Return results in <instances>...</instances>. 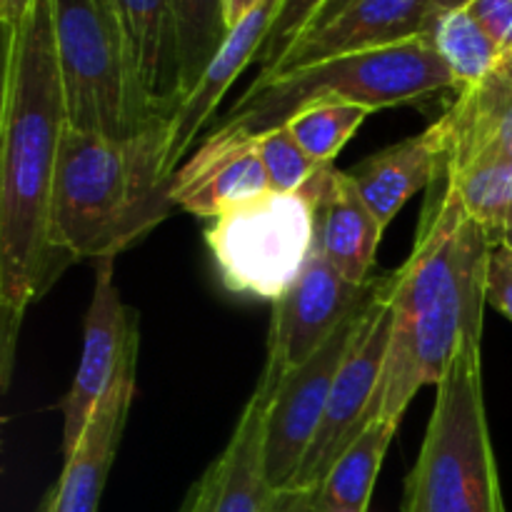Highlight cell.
<instances>
[{
    "mask_svg": "<svg viewBox=\"0 0 512 512\" xmlns=\"http://www.w3.org/2000/svg\"><path fill=\"white\" fill-rule=\"evenodd\" d=\"M443 180L428 188L410 258L398 268L393 333L368 423H400L423 385H438L455 353L483 340L485 270L493 240Z\"/></svg>",
    "mask_w": 512,
    "mask_h": 512,
    "instance_id": "7a4b0ae2",
    "label": "cell"
},
{
    "mask_svg": "<svg viewBox=\"0 0 512 512\" xmlns=\"http://www.w3.org/2000/svg\"><path fill=\"white\" fill-rule=\"evenodd\" d=\"M395 285H398V270L380 278L378 290L365 308L350 350L345 353L338 375H335L323 425H320L313 448L290 488L318 490L328 478L330 468L338 463L340 455L368 425V410L378 393L385 360H388Z\"/></svg>",
    "mask_w": 512,
    "mask_h": 512,
    "instance_id": "ba28073f",
    "label": "cell"
},
{
    "mask_svg": "<svg viewBox=\"0 0 512 512\" xmlns=\"http://www.w3.org/2000/svg\"><path fill=\"white\" fill-rule=\"evenodd\" d=\"M55 48L68 128L128 140L153 118L115 0H53Z\"/></svg>",
    "mask_w": 512,
    "mask_h": 512,
    "instance_id": "8992f818",
    "label": "cell"
},
{
    "mask_svg": "<svg viewBox=\"0 0 512 512\" xmlns=\"http://www.w3.org/2000/svg\"><path fill=\"white\" fill-rule=\"evenodd\" d=\"M65 115L53 0H35L5 35L0 110V378L8 388L15 345L30 305L70 268L50 235L53 185Z\"/></svg>",
    "mask_w": 512,
    "mask_h": 512,
    "instance_id": "6da1fadb",
    "label": "cell"
},
{
    "mask_svg": "<svg viewBox=\"0 0 512 512\" xmlns=\"http://www.w3.org/2000/svg\"><path fill=\"white\" fill-rule=\"evenodd\" d=\"M365 308L348 320L308 363L290 370L270 395L265 415V475L273 490L290 488L298 478L323 425L335 375L350 350Z\"/></svg>",
    "mask_w": 512,
    "mask_h": 512,
    "instance_id": "8fae6325",
    "label": "cell"
},
{
    "mask_svg": "<svg viewBox=\"0 0 512 512\" xmlns=\"http://www.w3.org/2000/svg\"><path fill=\"white\" fill-rule=\"evenodd\" d=\"M178 30V63L183 100L205 75L230 35L225 0H170Z\"/></svg>",
    "mask_w": 512,
    "mask_h": 512,
    "instance_id": "cb8c5ba5",
    "label": "cell"
},
{
    "mask_svg": "<svg viewBox=\"0 0 512 512\" xmlns=\"http://www.w3.org/2000/svg\"><path fill=\"white\" fill-rule=\"evenodd\" d=\"M503 243H508L510 248H512V218H510L508 228H505V233H503Z\"/></svg>",
    "mask_w": 512,
    "mask_h": 512,
    "instance_id": "836d02e7",
    "label": "cell"
},
{
    "mask_svg": "<svg viewBox=\"0 0 512 512\" xmlns=\"http://www.w3.org/2000/svg\"><path fill=\"white\" fill-rule=\"evenodd\" d=\"M373 115V110L353 103H318L300 110L288 120L290 130L300 148L320 165H333L335 155L345 148L355 130Z\"/></svg>",
    "mask_w": 512,
    "mask_h": 512,
    "instance_id": "d4e9b609",
    "label": "cell"
},
{
    "mask_svg": "<svg viewBox=\"0 0 512 512\" xmlns=\"http://www.w3.org/2000/svg\"><path fill=\"white\" fill-rule=\"evenodd\" d=\"M325 0H283L275 13L273 28H270L268 40L258 55L260 73H270L280 63L285 53L298 43L300 35L310 28L315 13Z\"/></svg>",
    "mask_w": 512,
    "mask_h": 512,
    "instance_id": "4316f807",
    "label": "cell"
},
{
    "mask_svg": "<svg viewBox=\"0 0 512 512\" xmlns=\"http://www.w3.org/2000/svg\"><path fill=\"white\" fill-rule=\"evenodd\" d=\"M395 420L378 418L348 445L318 488L320 512H368L385 453L398 433Z\"/></svg>",
    "mask_w": 512,
    "mask_h": 512,
    "instance_id": "44dd1931",
    "label": "cell"
},
{
    "mask_svg": "<svg viewBox=\"0 0 512 512\" xmlns=\"http://www.w3.org/2000/svg\"><path fill=\"white\" fill-rule=\"evenodd\" d=\"M35 0H0V20H3V35L15 33L33 10Z\"/></svg>",
    "mask_w": 512,
    "mask_h": 512,
    "instance_id": "4dcf8cb0",
    "label": "cell"
},
{
    "mask_svg": "<svg viewBox=\"0 0 512 512\" xmlns=\"http://www.w3.org/2000/svg\"><path fill=\"white\" fill-rule=\"evenodd\" d=\"M443 90H455V80L428 35H423L388 48L320 60L288 73L258 75L205 135L260 138L288 125L290 118L310 105L353 103L375 113L418 103Z\"/></svg>",
    "mask_w": 512,
    "mask_h": 512,
    "instance_id": "277c9868",
    "label": "cell"
},
{
    "mask_svg": "<svg viewBox=\"0 0 512 512\" xmlns=\"http://www.w3.org/2000/svg\"><path fill=\"white\" fill-rule=\"evenodd\" d=\"M133 395L135 370H130L90 415V423L85 425L75 450L63 458L58 483L48 493L40 512H98Z\"/></svg>",
    "mask_w": 512,
    "mask_h": 512,
    "instance_id": "2e32d148",
    "label": "cell"
},
{
    "mask_svg": "<svg viewBox=\"0 0 512 512\" xmlns=\"http://www.w3.org/2000/svg\"><path fill=\"white\" fill-rule=\"evenodd\" d=\"M468 10L500 53L512 55V0H468Z\"/></svg>",
    "mask_w": 512,
    "mask_h": 512,
    "instance_id": "f1b7e54d",
    "label": "cell"
},
{
    "mask_svg": "<svg viewBox=\"0 0 512 512\" xmlns=\"http://www.w3.org/2000/svg\"><path fill=\"white\" fill-rule=\"evenodd\" d=\"M443 165V140L435 123L420 135L388 145L353 165L348 175L383 228L393 223L405 203L435 183Z\"/></svg>",
    "mask_w": 512,
    "mask_h": 512,
    "instance_id": "ffe728a7",
    "label": "cell"
},
{
    "mask_svg": "<svg viewBox=\"0 0 512 512\" xmlns=\"http://www.w3.org/2000/svg\"><path fill=\"white\" fill-rule=\"evenodd\" d=\"M435 128L443 140L445 168L480 155L512 160V73L505 60L480 85L458 90Z\"/></svg>",
    "mask_w": 512,
    "mask_h": 512,
    "instance_id": "ac0fdd59",
    "label": "cell"
},
{
    "mask_svg": "<svg viewBox=\"0 0 512 512\" xmlns=\"http://www.w3.org/2000/svg\"><path fill=\"white\" fill-rule=\"evenodd\" d=\"M178 512H193V508H190V500H188V495H185L183 505H180V510H178Z\"/></svg>",
    "mask_w": 512,
    "mask_h": 512,
    "instance_id": "e575fe53",
    "label": "cell"
},
{
    "mask_svg": "<svg viewBox=\"0 0 512 512\" xmlns=\"http://www.w3.org/2000/svg\"><path fill=\"white\" fill-rule=\"evenodd\" d=\"M428 38L453 75L455 93L480 85L505 60L498 45L473 18L468 3L443 10Z\"/></svg>",
    "mask_w": 512,
    "mask_h": 512,
    "instance_id": "603a6c76",
    "label": "cell"
},
{
    "mask_svg": "<svg viewBox=\"0 0 512 512\" xmlns=\"http://www.w3.org/2000/svg\"><path fill=\"white\" fill-rule=\"evenodd\" d=\"M468 0H355L330 23L305 33L270 73H288L338 55L388 48L430 35L440 13Z\"/></svg>",
    "mask_w": 512,
    "mask_h": 512,
    "instance_id": "7c38bea8",
    "label": "cell"
},
{
    "mask_svg": "<svg viewBox=\"0 0 512 512\" xmlns=\"http://www.w3.org/2000/svg\"><path fill=\"white\" fill-rule=\"evenodd\" d=\"M435 393L403 512H508L483 395V340L455 353Z\"/></svg>",
    "mask_w": 512,
    "mask_h": 512,
    "instance_id": "5b68a950",
    "label": "cell"
},
{
    "mask_svg": "<svg viewBox=\"0 0 512 512\" xmlns=\"http://www.w3.org/2000/svg\"><path fill=\"white\" fill-rule=\"evenodd\" d=\"M263 0H225V15H228L230 30L240 23V20L248 18Z\"/></svg>",
    "mask_w": 512,
    "mask_h": 512,
    "instance_id": "d6a6232c",
    "label": "cell"
},
{
    "mask_svg": "<svg viewBox=\"0 0 512 512\" xmlns=\"http://www.w3.org/2000/svg\"><path fill=\"white\" fill-rule=\"evenodd\" d=\"M270 512H320L318 490H310V488L275 490Z\"/></svg>",
    "mask_w": 512,
    "mask_h": 512,
    "instance_id": "f546056e",
    "label": "cell"
},
{
    "mask_svg": "<svg viewBox=\"0 0 512 512\" xmlns=\"http://www.w3.org/2000/svg\"><path fill=\"white\" fill-rule=\"evenodd\" d=\"M258 140L243 135H205L203 145L173 175L170 198L175 208L213 218L270 193Z\"/></svg>",
    "mask_w": 512,
    "mask_h": 512,
    "instance_id": "4fadbf2b",
    "label": "cell"
},
{
    "mask_svg": "<svg viewBox=\"0 0 512 512\" xmlns=\"http://www.w3.org/2000/svg\"><path fill=\"white\" fill-rule=\"evenodd\" d=\"M283 0H263L245 20H240L230 30L228 40L215 55L213 63L208 65L200 83L195 85L193 93L180 103L178 113L168 123V153H165V168L170 175L185 163V155L198 140L203 125L213 118L215 108L228 93L230 85L240 78L245 68L253 60H258L265 40H268L270 28H273L275 13H278Z\"/></svg>",
    "mask_w": 512,
    "mask_h": 512,
    "instance_id": "e0dca14e",
    "label": "cell"
},
{
    "mask_svg": "<svg viewBox=\"0 0 512 512\" xmlns=\"http://www.w3.org/2000/svg\"><path fill=\"white\" fill-rule=\"evenodd\" d=\"M230 293L278 303L315 250L313 205L303 193H270L220 215L205 233Z\"/></svg>",
    "mask_w": 512,
    "mask_h": 512,
    "instance_id": "52a82bcc",
    "label": "cell"
},
{
    "mask_svg": "<svg viewBox=\"0 0 512 512\" xmlns=\"http://www.w3.org/2000/svg\"><path fill=\"white\" fill-rule=\"evenodd\" d=\"M383 275L368 283H353L338 268L313 250L308 265L293 288L273 303L268 330V350L258 385L275 393L290 370L308 363L348 320H353L373 300Z\"/></svg>",
    "mask_w": 512,
    "mask_h": 512,
    "instance_id": "9c48e42d",
    "label": "cell"
},
{
    "mask_svg": "<svg viewBox=\"0 0 512 512\" xmlns=\"http://www.w3.org/2000/svg\"><path fill=\"white\" fill-rule=\"evenodd\" d=\"M255 140H258V153L270 178V185L278 193H300L310 183V178L323 168L300 148V143L290 135L285 125Z\"/></svg>",
    "mask_w": 512,
    "mask_h": 512,
    "instance_id": "484cf974",
    "label": "cell"
},
{
    "mask_svg": "<svg viewBox=\"0 0 512 512\" xmlns=\"http://www.w3.org/2000/svg\"><path fill=\"white\" fill-rule=\"evenodd\" d=\"M135 55L145 100L158 120H173L183 103L178 30L170 0H115Z\"/></svg>",
    "mask_w": 512,
    "mask_h": 512,
    "instance_id": "d6986e66",
    "label": "cell"
},
{
    "mask_svg": "<svg viewBox=\"0 0 512 512\" xmlns=\"http://www.w3.org/2000/svg\"><path fill=\"white\" fill-rule=\"evenodd\" d=\"M113 263L115 260H103L95 268V288L88 315H85L78 373L60 403L63 458H68L75 450L100 400L123 380L125 373L138 365V313L120 298V290L115 288L113 280Z\"/></svg>",
    "mask_w": 512,
    "mask_h": 512,
    "instance_id": "30bf717a",
    "label": "cell"
},
{
    "mask_svg": "<svg viewBox=\"0 0 512 512\" xmlns=\"http://www.w3.org/2000/svg\"><path fill=\"white\" fill-rule=\"evenodd\" d=\"M350 3H355V0H325V3L320 5L318 13H315L313 23H310V28L305 30V33H310V30H315V28H320V25L330 23V20H333L338 13H343V10L348 8ZM305 33H303V35H305ZM303 35H300V38H303ZM300 38H298V40H300Z\"/></svg>",
    "mask_w": 512,
    "mask_h": 512,
    "instance_id": "1f68e13d",
    "label": "cell"
},
{
    "mask_svg": "<svg viewBox=\"0 0 512 512\" xmlns=\"http://www.w3.org/2000/svg\"><path fill=\"white\" fill-rule=\"evenodd\" d=\"M440 175L460 195L470 218L488 238L503 243V233L512 218V160L480 155L455 168L440 165Z\"/></svg>",
    "mask_w": 512,
    "mask_h": 512,
    "instance_id": "7402d4cb",
    "label": "cell"
},
{
    "mask_svg": "<svg viewBox=\"0 0 512 512\" xmlns=\"http://www.w3.org/2000/svg\"><path fill=\"white\" fill-rule=\"evenodd\" d=\"M485 298H488V305H493L512 323V248L508 243L490 245Z\"/></svg>",
    "mask_w": 512,
    "mask_h": 512,
    "instance_id": "83f0119b",
    "label": "cell"
},
{
    "mask_svg": "<svg viewBox=\"0 0 512 512\" xmlns=\"http://www.w3.org/2000/svg\"><path fill=\"white\" fill-rule=\"evenodd\" d=\"M268 403V390L255 385L225 450L190 488L193 512H270L275 490L265 475Z\"/></svg>",
    "mask_w": 512,
    "mask_h": 512,
    "instance_id": "9a60e30c",
    "label": "cell"
},
{
    "mask_svg": "<svg viewBox=\"0 0 512 512\" xmlns=\"http://www.w3.org/2000/svg\"><path fill=\"white\" fill-rule=\"evenodd\" d=\"M300 193L313 205L315 250L348 280L368 283L385 228L348 170L323 165Z\"/></svg>",
    "mask_w": 512,
    "mask_h": 512,
    "instance_id": "5bb4252c",
    "label": "cell"
},
{
    "mask_svg": "<svg viewBox=\"0 0 512 512\" xmlns=\"http://www.w3.org/2000/svg\"><path fill=\"white\" fill-rule=\"evenodd\" d=\"M168 123L128 140L65 125L53 185L50 235L68 265L115 260L175 210L165 168Z\"/></svg>",
    "mask_w": 512,
    "mask_h": 512,
    "instance_id": "3957f363",
    "label": "cell"
}]
</instances>
